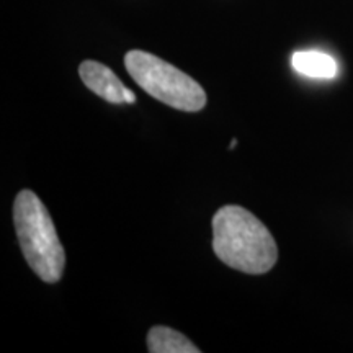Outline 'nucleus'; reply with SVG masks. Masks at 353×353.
Instances as JSON below:
<instances>
[{"instance_id": "nucleus-1", "label": "nucleus", "mask_w": 353, "mask_h": 353, "mask_svg": "<svg viewBox=\"0 0 353 353\" xmlns=\"http://www.w3.org/2000/svg\"><path fill=\"white\" fill-rule=\"evenodd\" d=\"M213 250L228 267L250 275L270 272L276 263V242L268 228L242 206H223L213 216Z\"/></svg>"}, {"instance_id": "nucleus-2", "label": "nucleus", "mask_w": 353, "mask_h": 353, "mask_svg": "<svg viewBox=\"0 0 353 353\" xmlns=\"http://www.w3.org/2000/svg\"><path fill=\"white\" fill-rule=\"evenodd\" d=\"M17 237L30 268L46 283L63 276L65 252L46 206L32 190H21L13 205Z\"/></svg>"}, {"instance_id": "nucleus-3", "label": "nucleus", "mask_w": 353, "mask_h": 353, "mask_svg": "<svg viewBox=\"0 0 353 353\" xmlns=\"http://www.w3.org/2000/svg\"><path fill=\"white\" fill-rule=\"evenodd\" d=\"M125 65L134 82L152 99L182 112H200L206 94L195 79L151 52L132 50L125 56Z\"/></svg>"}, {"instance_id": "nucleus-4", "label": "nucleus", "mask_w": 353, "mask_h": 353, "mask_svg": "<svg viewBox=\"0 0 353 353\" xmlns=\"http://www.w3.org/2000/svg\"><path fill=\"white\" fill-rule=\"evenodd\" d=\"M79 76L88 90L110 103H134L136 95L125 87L117 74L105 64L97 61H83L79 68Z\"/></svg>"}, {"instance_id": "nucleus-5", "label": "nucleus", "mask_w": 353, "mask_h": 353, "mask_svg": "<svg viewBox=\"0 0 353 353\" xmlns=\"http://www.w3.org/2000/svg\"><path fill=\"white\" fill-rule=\"evenodd\" d=\"M296 72L314 79H334L339 72L337 61L321 51H298L291 57Z\"/></svg>"}, {"instance_id": "nucleus-6", "label": "nucleus", "mask_w": 353, "mask_h": 353, "mask_svg": "<svg viewBox=\"0 0 353 353\" xmlns=\"http://www.w3.org/2000/svg\"><path fill=\"white\" fill-rule=\"evenodd\" d=\"M148 350L151 353H200V348L180 334L165 325H156L148 334Z\"/></svg>"}]
</instances>
